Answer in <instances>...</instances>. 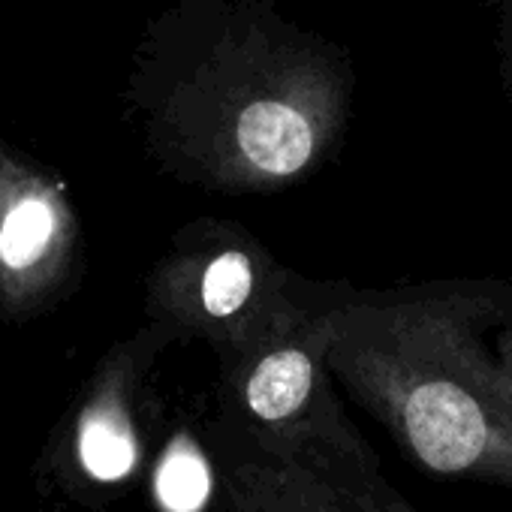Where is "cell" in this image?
<instances>
[{"mask_svg": "<svg viewBox=\"0 0 512 512\" xmlns=\"http://www.w3.org/2000/svg\"><path fill=\"white\" fill-rule=\"evenodd\" d=\"M512 317V284L449 281L350 314L329 362L428 476L512 488V410L485 338Z\"/></svg>", "mask_w": 512, "mask_h": 512, "instance_id": "cell-1", "label": "cell"}, {"mask_svg": "<svg viewBox=\"0 0 512 512\" xmlns=\"http://www.w3.org/2000/svg\"><path fill=\"white\" fill-rule=\"evenodd\" d=\"M226 512H419L365 437L272 443L220 422L208 440Z\"/></svg>", "mask_w": 512, "mask_h": 512, "instance_id": "cell-2", "label": "cell"}, {"mask_svg": "<svg viewBox=\"0 0 512 512\" xmlns=\"http://www.w3.org/2000/svg\"><path fill=\"white\" fill-rule=\"evenodd\" d=\"M127 374L103 380L34 461L46 497L103 512L142 485L151 464Z\"/></svg>", "mask_w": 512, "mask_h": 512, "instance_id": "cell-3", "label": "cell"}, {"mask_svg": "<svg viewBox=\"0 0 512 512\" xmlns=\"http://www.w3.org/2000/svg\"><path fill=\"white\" fill-rule=\"evenodd\" d=\"M320 344L281 341L250 359L235 386L232 425L272 443H350L362 434L323 380Z\"/></svg>", "mask_w": 512, "mask_h": 512, "instance_id": "cell-4", "label": "cell"}, {"mask_svg": "<svg viewBox=\"0 0 512 512\" xmlns=\"http://www.w3.org/2000/svg\"><path fill=\"white\" fill-rule=\"evenodd\" d=\"M151 512H226L211 449L190 431L172 434L145 470Z\"/></svg>", "mask_w": 512, "mask_h": 512, "instance_id": "cell-5", "label": "cell"}, {"mask_svg": "<svg viewBox=\"0 0 512 512\" xmlns=\"http://www.w3.org/2000/svg\"><path fill=\"white\" fill-rule=\"evenodd\" d=\"M238 145L253 169L266 175H293L311 163L317 130L302 109L260 100L250 103L238 118Z\"/></svg>", "mask_w": 512, "mask_h": 512, "instance_id": "cell-6", "label": "cell"}, {"mask_svg": "<svg viewBox=\"0 0 512 512\" xmlns=\"http://www.w3.org/2000/svg\"><path fill=\"white\" fill-rule=\"evenodd\" d=\"M55 232V211L46 199H22L10 208L0 226V260L13 269H25L40 260Z\"/></svg>", "mask_w": 512, "mask_h": 512, "instance_id": "cell-7", "label": "cell"}, {"mask_svg": "<svg viewBox=\"0 0 512 512\" xmlns=\"http://www.w3.org/2000/svg\"><path fill=\"white\" fill-rule=\"evenodd\" d=\"M253 275H250V260L241 250H226L208 266L202 278V308L214 320L235 317L244 302L250 299Z\"/></svg>", "mask_w": 512, "mask_h": 512, "instance_id": "cell-8", "label": "cell"}, {"mask_svg": "<svg viewBox=\"0 0 512 512\" xmlns=\"http://www.w3.org/2000/svg\"><path fill=\"white\" fill-rule=\"evenodd\" d=\"M494 10V49H497V79L512 103V0H488Z\"/></svg>", "mask_w": 512, "mask_h": 512, "instance_id": "cell-9", "label": "cell"}, {"mask_svg": "<svg viewBox=\"0 0 512 512\" xmlns=\"http://www.w3.org/2000/svg\"><path fill=\"white\" fill-rule=\"evenodd\" d=\"M494 359H497V374H500V389L503 398L512 410V317L494 329Z\"/></svg>", "mask_w": 512, "mask_h": 512, "instance_id": "cell-10", "label": "cell"}]
</instances>
